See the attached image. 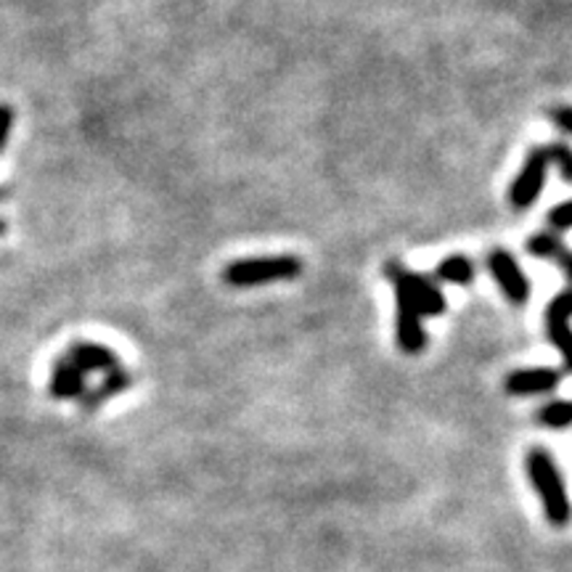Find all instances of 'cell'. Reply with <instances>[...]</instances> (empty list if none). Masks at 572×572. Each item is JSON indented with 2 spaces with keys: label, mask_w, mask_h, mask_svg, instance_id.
Masks as SVG:
<instances>
[{
  "label": "cell",
  "mask_w": 572,
  "mask_h": 572,
  "mask_svg": "<svg viewBox=\"0 0 572 572\" xmlns=\"http://www.w3.org/2000/svg\"><path fill=\"white\" fill-rule=\"evenodd\" d=\"M525 472L533 491L538 493L546 522H549L551 527H568L570 498L568 487H564V478L562 472H559L554 456L546 448H530L525 454Z\"/></svg>",
  "instance_id": "cell-1"
},
{
  "label": "cell",
  "mask_w": 572,
  "mask_h": 572,
  "mask_svg": "<svg viewBox=\"0 0 572 572\" xmlns=\"http://www.w3.org/2000/svg\"><path fill=\"white\" fill-rule=\"evenodd\" d=\"M303 274V263L294 255H276V257H250V260H237L226 265L223 281L228 287H263L274 281H292Z\"/></svg>",
  "instance_id": "cell-2"
},
{
  "label": "cell",
  "mask_w": 572,
  "mask_h": 572,
  "mask_svg": "<svg viewBox=\"0 0 572 572\" xmlns=\"http://www.w3.org/2000/svg\"><path fill=\"white\" fill-rule=\"evenodd\" d=\"M384 270H387V279L393 281L397 292H403L408 300H411L414 308L419 310V316H441V313L448 310V303H445L443 292L432 279H427V276L421 274H414V270H406L397 263H390Z\"/></svg>",
  "instance_id": "cell-3"
},
{
  "label": "cell",
  "mask_w": 572,
  "mask_h": 572,
  "mask_svg": "<svg viewBox=\"0 0 572 572\" xmlns=\"http://www.w3.org/2000/svg\"><path fill=\"white\" fill-rule=\"evenodd\" d=\"M549 152H546V147H538L533 149V152L527 154L525 165H522V170L517 173L514 183H511L509 189V202L514 209H527L530 204H535V199L541 196V191H544V183H546V170H549Z\"/></svg>",
  "instance_id": "cell-4"
},
{
  "label": "cell",
  "mask_w": 572,
  "mask_h": 572,
  "mask_svg": "<svg viewBox=\"0 0 572 572\" xmlns=\"http://www.w3.org/2000/svg\"><path fill=\"white\" fill-rule=\"evenodd\" d=\"M487 268H491V276L496 279V284L501 287L504 297L509 300L511 305H525L530 300V279L525 276V270L520 268V263L514 260V255L501 246L487 252Z\"/></svg>",
  "instance_id": "cell-5"
},
{
  "label": "cell",
  "mask_w": 572,
  "mask_h": 572,
  "mask_svg": "<svg viewBox=\"0 0 572 572\" xmlns=\"http://www.w3.org/2000/svg\"><path fill=\"white\" fill-rule=\"evenodd\" d=\"M395 334L397 347L408 355H417L427 347V331L421 323L419 310L414 308L411 300L395 289Z\"/></svg>",
  "instance_id": "cell-6"
},
{
  "label": "cell",
  "mask_w": 572,
  "mask_h": 572,
  "mask_svg": "<svg viewBox=\"0 0 572 572\" xmlns=\"http://www.w3.org/2000/svg\"><path fill=\"white\" fill-rule=\"evenodd\" d=\"M564 379V369H520L504 379V390L509 395H544L554 393Z\"/></svg>",
  "instance_id": "cell-7"
},
{
  "label": "cell",
  "mask_w": 572,
  "mask_h": 572,
  "mask_svg": "<svg viewBox=\"0 0 572 572\" xmlns=\"http://www.w3.org/2000/svg\"><path fill=\"white\" fill-rule=\"evenodd\" d=\"M570 310L572 297L568 289L559 292L549 303V308H546V336L562 353L564 364H570Z\"/></svg>",
  "instance_id": "cell-8"
},
{
  "label": "cell",
  "mask_w": 572,
  "mask_h": 572,
  "mask_svg": "<svg viewBox=\"0 0 572 572\" xmlns=\"http://www.w3.org/2000/svg\"><path fill=\"white\" fill-rule=\"evenodd\" d=\"M51 397L56 401H72V397H82L88 393V374L75 364L72 358H62L56 360L51 374Z\"/></svg>",
  "instance_id": "cell-9"
},
{
  "label": "cell",
  "mask_w": 572,
  "mask_h": 572,
  "mask_svg": "<svg viewBox=\"0 0 572 572\" xmlns=\"http://www.w3.org/2000/svg\"><path fill=\"white\" fill-rule=\"evenodd\" d=\"M66 358L75 360L86 374L88 371H104V374H110V371L119 369L117 353L104 345H96V342H75L69 347V353H66Z\"/></svg>",
  "instance_id": "cell-10"
},
{
  "label": "cell",
  "mask_w": 572,
  "mask_h": 572,
  "mask_svg": "<svg viewBox=\"0 0 572 572\" xmlns=\"http://www.w3.org/2000/svg\"><path fill=\"white\" fill-rule=\"evenodd\" d=\"M527 252L538 260H554L562 268L564 276H572V255L568 250V244L557 237L554 231H541L535 237L527 239Z\"/></svg>",
  "instance_id": "cell-11"
},
{
  "label": "cell",
  "mask_w": 572,
  "mask_h": 572,
  "mask_svg": "<svg viewBox=\"0 0 572 572\" xmlns=\"http://www.w3.org/2000/svg\"><path fill=\"white\" fill-rule=\"evenodd\" d=\"M130 387H132V374H130V371L114 369V371H110V374H106V379L99 384V387L88 390V393L80 397L82 408H86V411H96V408L104 406V403L110 401V397L125 393V390H130Z\"/></svg>",
  "instance_id": "cell-12"
},
{
  "label": "cell",
  "mask_w": 572,
  "mask_h": 572,
  "mask_svg": "<svg viewBox=\"0 0 572 572\" xmlns=\"http://www.w3.org/2000/svg\"><path fill=\"white\" fill-rule=\"evenodd\" d=\"M435 276L441 281H448V284L456 287H469L474 281V263L463 255H454L448 260H443L437 265Z\"/></svg>",
  "instance_id": "cell-13"
},
{
  "label": "cell",
  "mask_w": 572,
  "mask_h": 572,
  "mask_svg": "<svg viewBox=\"0 0 572 572\" xmlns=\"http://www.w3.org/2000/svg\"><path fill=\"white\" fill-rule=\"evenodd\" d=\"M538 421L546 430H568L572 421L570 401H551L538 411Z\"/></svg>",
  "instance_id": "cell-14"
},
{
  "label": "cell",
  "mask_w": 572,
  "mask_h": 572,
  "mask_svg": "<svg viewBox=\"0 0 572 572\" xmlns=\"http://www.w3.org/2000/svg\"><path fill=\"white\" fill-rule=\"evenodd\" d=\"M546 152H549V162L559 167V176L564 180H572V149L568 143H554V147H546Z\"/></svg>",
  "instance_id": "cell-15"
},
{
  "label": "cell",
  "mask_w": 572,
  "mask_h": 572,
  "mask_svg": "<svg viewBox=\"0 0 572 572\" xmlns=\"http://www.w3.org/2000/svg\"><path fill=\"white\" fill-rule=\"evenodd\" d=\"M549 226L554 233H564L572 228V204L562 202L549 213Z\"/></svg>",
  "instance_id": "cell-16"
},
{
  "label": "cell",
  "mask_w": 572,
  "mask_h": 572,
  "mask_svg": "<svg viewBox=\"0 0 572 572\" xmlns=\"http://www.w3.org/2000/svg\"><path fill=\"white\" fill-rule=\"evenodd\" d=\"M11 128H14V110H11L9 104H0V152H3V147L9 143ZM0 196H5L3 189H0Z\"/></svg>",
  "instance_id": "cell-17"
},
{
  "label": "cell",
  "mask_w": 572,
  "mask_h": 572,
  "mask_svg": "<svg viewBox=\"0 0 572 572\" xmlns=\"http://www.w3.org/2000/svg\"><path fill=\"white\" fill-rule=\"evenodd\" d=\"M549 117L554 119V123H557V128L564 132V136H568V132L572 130V110L568 104H559V106H554V110L549 112Z\"/></svg>",
  "instance_id": "cell-18"
},
{
  "label": "cell",
  "mask_w": 572,
  "mask_h": 572,
  "mask_svg": "<svg viewBox=\"0 0 572 572\" xmlns=\"http://www.w3.org/2000/svg\"><path fill=\"white\" fill-rule=\"evenodd\" d=\"M3 233H5V223L0 220V237H3Z\"/></svg>",
  "instance_id": "cell-19"
}]
</instances>
